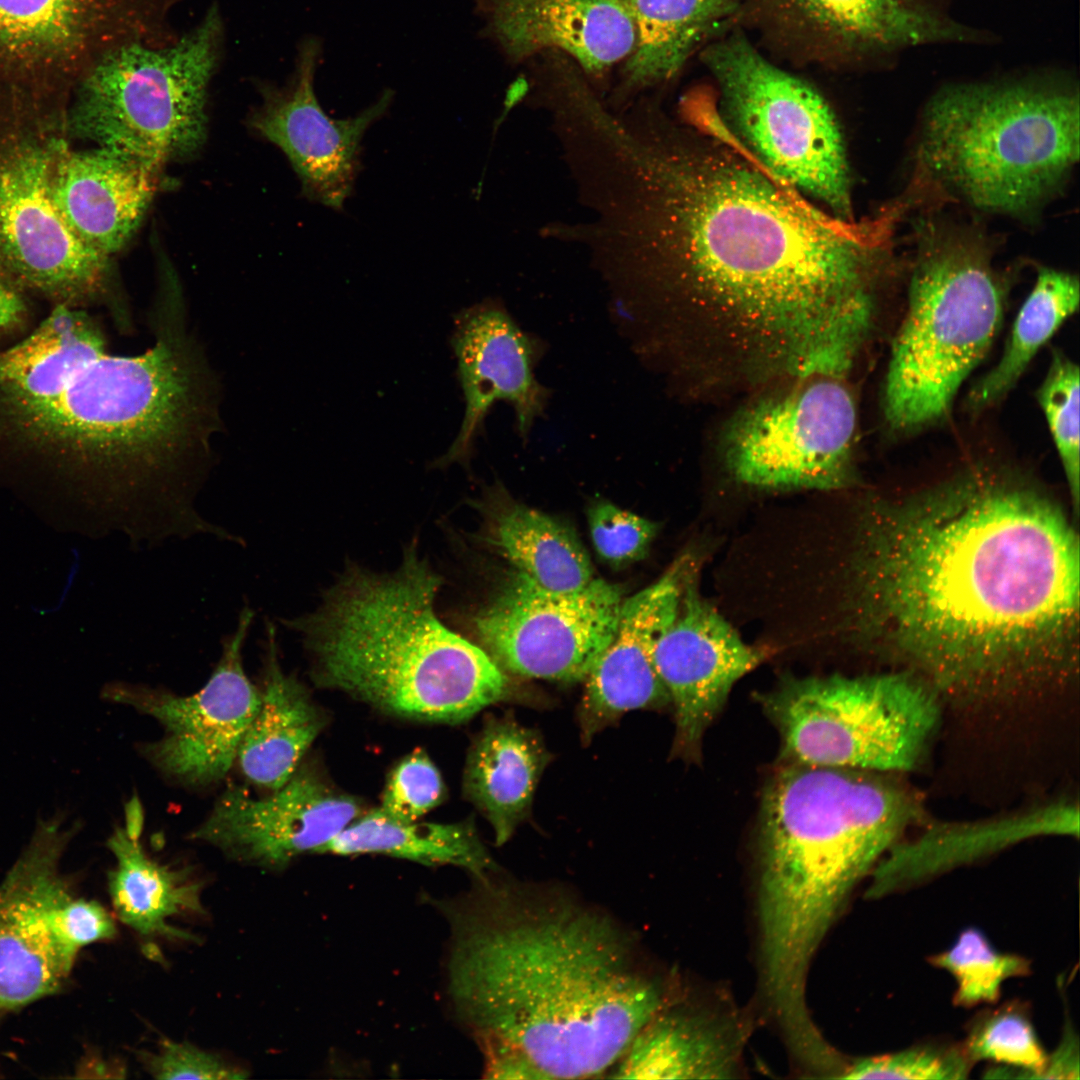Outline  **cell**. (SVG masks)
Segmentation results:
<instances>
[{
  "mask_svg": "<svg viewBox=\"0 0 1080 1080\" xmlns=\"http://www.w3.org/2000/svg\"><path fill=\"white\" fill-rule=\"evenodd\" d=\"M585 248L628 308L686 320L751 376L792 377L827 357L890 250L894 221L822 211L764 169L717 120L670 118L655 100L606 113L568 167Z\"/></svg>",
  "mask_w": 1080,
  "mask_h": 1080,
  "instance_id": "1",
  "label": "cell"
},
{
  "mask_svg": "<svg viewBox=\"0 0 1080 1080\" xmlns=\"http://www.w3.org/2000/svg\"><path fill=\"white\" fill-rule=\"evenodd\" d=\"M857 618L938 695L982 700L1070 675L1078 537L1037 493L963 481L864 517Z\"/></svg>",
  "mask_w": 1080,
  "mask_h": 1080,
  "instance_id": "2",
  "label": "cell"
},
{
  "mask_svg": "<svg viewBox=\"0 0 1080 1080\" xmlns=\"http://www.w3.org/2000/svg\"><path fill=\"white\" fill-rule=\"evenodd\" d=\"M476 879L443 909L449 992L490 1079L608 1074L669 1001L632 933L567 889Z\"/></svg>",
  "mask_w": 1080,
  "mask_h": 1080,
  "instance_id": "3",
  "label": "cell"
},
{
  "mask_svg": "<svg viewBox=\"0 0 1080 1080\" xmlns=\"http://www.w3.org/2000/svg\"><path fill=\"white\" fill-rule=\"evenodd\" d=\"M157 328L143 353L113 355L103 343L30 390L0 386V467L102 485L136 543H154L194 518L195 462L215 424L200 354L176 320Z\"/></svg>",
  "mask_w": 1080,
  "mask_h": 1080,
  "instance_id": "4",
  "label": "cell"
},
{
  "mask_svg": "<svg viewBox=\"0 0 1080 1080\" xmlns=\"http://www.w3.org/2000/svg\"><path fill=\"white\" fill-rule=\"evenodd\" d=\"M877 772L793 763L768 785L760 827L762 981L778 1021L810 1019L811 960L859 882L919 811Z\"/></svg>",
  "mask_w": 1080,
  "mask_h": 1080,
  "instance_id": "5",
  "label": "cell"
},
{
  "mask_svg": "<svg viewBox=\"0 0 1080 1080\" xmlns=\"http://www.w3.org/2000/svg\"><path fill=\"white\" fill-rule=\"evenodd\" d=\"M441 577L413 547L392 574H345L322 608L285 624L303 634L318 681L382 712L456 724L506 699L488 652L450 630L434 603Z\"/></svg>",
  "mask_w": 1080,
  "mask_h": 1080,
  "instance_id": "6",
  "label": "cell"
},
{
  "mask_svg": "<svg viewBox=\"0 0 1080 1080\" xmlns=\"http://www.w3.org/2000/svg\"><path fill=\"white\" fill-rule=\"evenodd\" d=\"M917 155L921 176L971 206L1025 216L1078 161V94L1026 84L944 89L927 106Z\"/></svg>",
  "mask_w": 1080,
  "mask_h": 1080,
  "instance_id": "7",
  "label": "cell"
},
{
  "mask_svg": "<svg viewBox=\"0 0 1080 1080\" xmlns=\"http://www.w3.org/2000/svg\"><path fill=\"white\" fill-rule=\"evenodd\" d=\"M908 307L892 344L884 390L890 426L910 431L949 409L1002 322L1005 286L976 235L923 231Z\"/></svg>",
  "mask_w": 1080,
  "mask_h": 1080,
  "instance_id": "8",
  "label": "cell"
},
{
  "mask_svg": "<svg viewBox=\"0 0 1080 1080\" xmlns=\"http://www.w3.org/2000/svg\"><path fill=\"white\" fill-rule=\"evenodd\" d=\"M223 37L222 17L211 7L175 40L107 51L71 92L69 128L97 147L157 170L194 152L205 137L208 86Z\"/></svg>",
  "mask_w": 1080,
  "mask_h": 1080,
  "instance_id": "9",
  "label": "cell"
},
{
  "mask_svg": "<svg viewBox=\"0 0 1080 1080\" xmlns=\"http://www.w3.org/2000/svg\"><path fill=\"white\" fill-rule=\"evenodd\" d=\"M701 58L718 84L719 116L736 142L774 177L834 217L853 221L843 136L818 91L770 63L739 29L707 44Z\"/></svg>",
  "mask_w": 1080,
  "mask_h": 1080,
  "instance_id": "10",
  "label": "cell"
},
{
  "mask_svg": "<svg viewBox=\"0 0 1080 1080\" xmlns=\"http://www.w3.org/2000/svg\"><path fill=\"white\" fill-rule=\"evenodd\" d=\"M761 703L793 763L877 773L915 768L941 717L930 685L896 673L790 678Z\"/></svg>",
  "mask_w": 1080,
  "mask_h": 1080,
  "instance_id": "11",
  "label": "cell"
},
{
  "mask_svg": "<svg viewBox=\"0 0 1080 1080\" xmlns=\"http://www.w3.org/2000/svg\"><path fill=\"white\" fill-rule=\"evenodd\" d=\"M40 103L0 97V269L54 306L84 309L104 296L107 257L67 225L51 193L65 142L32 130Z\"/></svg>",
  "mask_w": 1080,
  "mask_h": 1080,
  "instance_id": "12",
  "label": "cell"
},
{
  "mask_svg": "<svg viewBox=\"0 0 1080 1080\" xmlns=\"http://www.w3.org/2000/svg\"><path fill=\"white\" fill-rule=\"evenodd\" d=\"M66 842L60 824H41L0 884V1011L54 993L82 948L117 933L111 914L75 897L60 874Z\"/></svg>",
  "mask_w": 1080,
  "mask_h": 1080,
  "instance_id": "13",
  "label": "cell"
},
{
  "mask_svg": "<svg viewBox=\"0 0 1080 1080\" xmlns=\"http://www.w3.org/2000/svg\"><path fill=\"white\" fill-rule=\"evenodd\" d=\"M847 375L795 377L729 425L724 458L739 482L765 489H836L852 477L856 405Z\"/></svg>",
  "mask_w": 1080,
  "mask_h": 1080,
  "instance_id": "14",
  "label": "cell"
},
{
  "mask_svg": "<svg viewBox=\"0 0 1080 1080\" xmlns=\"http://www.w3.org/2000/svg\"><path fill=\"white\" fill-rule=\"evenodd\" d=\"M176 0H0V90L64 98L118 46L162 41Z\"/></svg>",
  "mask_w": 1080,
  "mask_h": 1080,
  "instance_id": "15",
  "label": "cell"
},
{
  "mask_svg": "<svg viewBox=\"0 0 1080 1080\" xmlns=\"http://www.w3.org/2000/svg\"><path fill=\"white\" fill-rule=\"evenodd\" d=\"M623 600L621 587L603 579L577 591L555 592L513 570L474 626L502 669L579 682L611 642Z\"/></svg>",
  "mask_w": 1080,
  "mask_h": 1080,
  "instance_id": "16",
  "label": "cell"
},
{
  "mask_svg": "<svg viewBox=\"0 0 1080 1080\" xmlns=\"http://www.w3.org/2000/svg\"><path fill=\"white\" fill-rule=\"evenodd\" d=\"M244 607L206 683L190 695L141 685L119 684L112 698L156 720L162 736L145 755L164 775L182 784L206 786L222 780L236 762L243 736L261 702L248 678L243 647L254 619Z\"/></svg>",
  "mask_w": 1080,
  "mask_h": 1080,
  "instance_id": "17",
  "label": "cell"
},
{
  "mask_svg": "<svg viewBox=\"0 0 1080 1080\" xmlns=\"http://www.w3.org/2000/svg\"><path fill=\"white\" fill-rule=\"evenodd\" d=\"M322 58L323 40L315 35L304 37L298 43L288 81L280 87H261L262 102L251 123L287 156L307 198L340 211L360 170L363 136L386 114L394 91L383 90L374 103L353 117L331 118L314 88Z\"/></svg>",
  "mask_w": 1080,
  "mask_h": 1080,
  "instance_id": "18",
  "label": "cell"
},
{
  "mask_svg": "<svg viewBox=\"0 0 1080 1080\" xmlns=\"http://www.w3.org/2000/svg\"><path fill=\"white\" fill-rule=\"evenodd\" d=\"M359 803L299 768L279 788L254 797L238 785L217 799L191 838L256 866L280 869L336 837L358 815Z\"/></svg>",
  "mask_w": 1080,
  "mask_h": 1080,
  "instance_id": "19",
  "label": "cell"
},
{
  "mask_svg": "<svg viewBox=\"0 0 1080 1080\" xmlns=\"http://www.w3.org/2000/svg\"><path fill=\"white\" fill-rule=\"evenodd\" d=\"M764 656L704 600L690 574L677 614L654 653L657 672L674 707L678 751L697 750L733 686Z\"/></svg>",
  "mask_w": 1080,
  "mask_h": 1080,
  "instance_id": "20",
  "label": "cell"
},
{
  "mask_svg": "<svg viewBox=\"0 0 1080 1080\" xmlns=\"http://www.w3.org/2000/svg\"><path fill=\"white\" fill-rule=\"evenodd\" d=\"M465 399L459 433L438 467L468 463L483 420L495 401L510 403L520 435L526 437L544 410L548 392L533 374L535 347L504 308L493 300L462 310L451 337Z\"/></svg>",
  "mask_w": 1080,
  "mask_h": 1080,
  "instance_id": "21",
  "label": "cell"
},
{
  "mask_svg": "<svg viewBox=\"0 0 1080 1080\" xmlns=\"http://www.w3.org/2000/svg\"><path fill=\"white\" fill-rule=\"evenodd\" d=\"M482 35L511 62L569 56L602 97L608 72L635 42L629 0H475Z\"/></svg>",
  "mask_w": 1080,
  "mask_h": 1080,
  "instance_id": "22",
  "label": "cell"
},
{
  "mask_svg": "<svg viewBox=\"0 0 1080 1080\" xmlns=\"http://www.w3.org/2000/svg\"><path fill=\"white\" fill-rule=\"evenodd\" d=\"M749 6L769 35L820 62L963 36L959 26L914 0H749Z\"/></svg>",
  "mask_w": 1080,
  "mask_h": 1080,
  "instance_id": "23",
  "label": "cell"
},
{
  "mask_svg": "<svg viewBox=\"0 0 1080 1080\" xmlns=\"http://www.w3.org/2000/svg\"><path fill=\"white\" fill-rule=\"evenodd\" d=\"M690 562L680 557L654 583L623 600L614 636L584 679L578 712L584 739L625 712L670 703L654 653L677 614Z\"/></svg>",
  "mask_w": 1080,
  "mask_h": 1080,
  "instance_id": "24",
  "label": "cell"
},
{
  "mask_svg": "<svg viewBox=\"0 0 1080 1080\" xmlns=\"http://www.w3.org/2000/svg\"><path fill=\"white\" fill-rule=\"evenodd\" d=\"M158 171L105 148L74 151L64 142L54 159L51 193L71 230L108 257L141 222Z\"/></svg>",
  "mask_w": 1080,
  "mask_h": 1080,
  "instance_id": "25",
  "label": "cell"
},
{
  "mask_svg": "<svg viewBox=\"0 0 1080 1080\" xmlns=\"http://www.w3.org/2000/svg\"><path fill=\"white\" fill-rule=\"evenodd\" d=\"M629 7L634 46L604 99L614 112L673 81L698 48L724 35L743 13L742 0H629Z\"/></svg>",
  "mask_w": 1080,
  "mask_h": 1080,
  "instance_id": "26",
  "label": "cell"
},
{
  "mask_svg": "<svg viewBox=\"0 0 1080 1080\" xmlns=\"http://www.w3.org/2000/svg\"><path fill=\"white\" fill-rule=\"evenodd\" d=\"M1078 809L1054 804L1016 816L930 828L896 843L871 872L867 896L876 898L1043 834H1077Z\"/></svg>",
  "mask_w": 1080,
  "mask_h": 1080,
  "instance_id": "27",
  "label": "cell"
},
{
  "mask_svg": "<svg viewBox=\"0 0 1080 1080\" xmlns=\"http://www.w3.org/2000/svg\"><path fill=\"white\" fill-rule=\"evenodd\" d=\"M143 828V807L134 796L125 807L122 824L107 841L115 859L108 879L115 913L143 938L192 941L193 935L167 921L179 915L204 913L200 882L186 868L152 858L141 842Z\"/></svg>",
  "mask_w": 1080,
  "mask_h": 1080,
  "instance_id": "28",
  "label": "cell"
},
{
  "mask_svg": "<svg viewBox=\"0 0 1080 1080\" xmlns=\"http://www.w3.org/2000/svg\"><path fill=\"white\" fill-rule=\"evenodd\" d=\"M261 702L240 743L236 762L250 783L266 790L296 772L322 728V718L304 687L278 661L275 628L268 623Z\"/></svg>",
  "mask_w": 1080,
  "mask_h": 1080,
  "instance_id": "29",
  "label": "cell"
},
{
  "mask_svg": "<svg viewBox=\"0 0 1080 1080\" xmlns=\"http://www.w3.org/2000/svg\"><path fill=\"white\" fill-rule=\"evenodd\" d=\"M550 755L534 730L514 720H491L473 743L464 792L491 824L497 845L506 843L528 815Z\"/></svg>",
  "mask_w": 1080,
  "mask_h": 1080,
  "instance_id": "30",
  "label": "cell"
},
{
  "mask_svg": "<svg viewBox=\"0 0 1080 1080\" xmlns=\"http://www.w3.org/2000/svg\"><path fill=\"white\" fill-rule=\"evenodd\" d=\"M736 1049L723 1032L668 1002L636 1033L607 1077L719 1079L732 1077Z\"/></svg>",
  "mask_w": 1080,
  "mask_h": 1080,
  "instance_id": "31",
  "label": "cell"
},
{
  "mask_svg": "<svg viewBox=\"0 0 1080 1080\" xmlns=\"http://www.w3.org/2000/svg\"><path fill=\"white\" fill-rule=\"evenodd\" d=\"M493 512L486 539L514 571L555 592L577 591L594 579L587 550L565 523L516 502Z\"/></svg>",
  "mask_w": 1080,
  "mask_h": 1080,
  "instance_id": "32",
  "label": "cell"
},
{
  "mask_svg": "<svg viewBox=\"0 0 1080 1080\" xmlns=\"http://www.w3.org/2000/svg\"><path fill=\"white\" fill-rule=\"evenodd\" d=\"M318 853H378L424 865H455L476 879L497 872L471 823L401 822L379 809L357 817Z\"/></svg>",
  "mask_w": 1080,
  "mask_h": 1080,
  "instance_id": "33",
  "label": "cell"
},
{
  "mask_svg": "<svg viewBox=\"0 0 1080 1080\" xmlns=\"http://www.w3.org/2000/svg\"><path fill=\"white\" fill-rule=\"evenodd\" d=\"M1074 275L1044 268L1016 317L999 362L971 389L969 408L980 410L1000 400L1020 378L1038 350L1078 308Z\"/></svg>",
  "mask_w": 1080,
  "mask_h": 1080,
  "instance_id": "34",
  "label": "cell"
},
{
  "mask_svg": "<svg viewBox=\"0 0 1080 1080\" xmlns=\"http://www.w3.org/2000/svg\"><path fill=\"white\" fill-rule=\"evenodd\" d=\"M102 336L86 310L54 306L28 334L0 348V386L42 377L80 356Z\"/></svg>",
  "mask_w": 1080,
  "mask_h": 1080,
  "instance_id": "35",
  "label": "cell"
},
{
  "mask_svg": "<svg viewBox=\"0 0 1080 1080\" xmlns=\"http://www.w3.org/2000/svg\"><path fill=\"white\" fill-rule=\"evenodd\" d=\"M970 1062L989 1061L988 1078L1039 1079L1047 1052L1026 1009L1018 1002L983 1012L961 1045Z\"/></svg>",
  "mask_w": 1080,
  "mask_h": 1080,
  "instance_id": "36",
  "label": "cell"
},
{
  "mask_svg": "<svg viewBox=\"0 0 1080 1080\" xmlns=\"http://www.w3.org/2000/svg\"><path fill=\"white\" fill-rule=\"evenodd\" d=\"M929 962L953 976V1003L964 1008L995 1004L1005 981L1031 973L1029 959L998 951L975 927L962 930L949 948L932 955Z\"/></svg>",
  "mask_w": 1080,
  "mask_h": 1080,
  "instance_id": "37",
  "label": "cell"
},
{
  "mask_svg": "<svg viewBox=\"0 0 1080 1080\" xmlns=\"http://www.w3.org/2000/svg\"><path fill=\"white\" fill-rule=\"evenodd\" d=\"M1061 459L1074 505L1079 502V368L1054 351L1047 375L1037 391Z\"/></svg>",
  "mask_w": 1080,
  "mask_h": 1080,
  "instance_id": "38",
  "label": "cell"
},
{
  "mask_svg": "<svg viewBox=\"0 0 1080 1080\" xmlns=\"http://www.w3.org/2000/svg\"><path fill=\"white\" fill-rule=\"evenodd\" d=\"M972 1065L961 1046L923 1044L847 1061L839 1078L960 1080Z\"/></svg>",
  "mask_w": 1080,
  "mask_h": 1080,
  "instance_id": "39",
  "label": "cell"
},
{
  "mask_svg": "<svg viewBox=\"0 0 1080 1080\" xmlns=\"http://www.w3.org/2000/svg\"><path fill=\"white\" fill-rule=\"evenodd\" d=\"M587 521L598 558L612 568H624L646 557L658 525L609 501L590 506Z\"/></svg>",
  "mask_w": 1080,
  "mask_h": 1080,
  "instance_id": "40",
  "label": "cell"
},
{
  "mask_svg": "<svg viewBox=\"0 0 1080 1080\" xmlns=\"http://www.w3.org/2000/svg\"><path fill=\"white\" fill-rule=\"evenodd\" d=\"M443 794L438 769L425 752L415 751L391 772L378 809L394 820L413 822L436 807Z\"/></svg>",
  "mask_w": 1080,
  "mask_h": 1080,
  "instance_id": "41",
  "label": "cell"
},
{
  "mask_svg": "<svg viewBox=\"0 0 1080 1080\" xmlns=\"http://www.w3.org/2000/svg\"><path fill=\"white\" fill-rule=\"evenodd\" d=\"M146 1070L161 1080H234L247 1077L244 1070L186 1042L163 1040L153 1052L140 1055Z\"/></svg>",
  "mask_w": 1080,
  "mask_h": 1080,
  "instance_id": "42",
  "label": "cell"
},
{
  "mask_svg": "<svg viewBox=\"0 0 1080 1080\" xmlns=\"http://www.w3.org/2000/svg\"><path fill=\"white\" fill-rule=\"evenodd\" d=\"M29 293L0 269V348L14 343L35 326Z\"/></svg>",
  "mask_w": 1080,
  "mask_h": 1080,
  "instance_id": "43",
  "label": "cell"
},
{
  "mask_svg": "<svg viewBox=\"0 0 1080 1080\" xmlns=\"http://www.w3.org/2000/svg\"><path fill=\"white\" fill-rule=\"evenodd\" d=\"M1078 1038L1070 1024H1067L1057 1048L1050 1054L1042 1069L1039 1079H1079Z\"/></svg>",
  "mask_w": 1080,
  "mask_h": 1080,
  "instance_id": "44",
  "label": "cell"
},
{
  "mask_svg": "<svg viewBox=\"0 0 1080 1080\" xmlns=\"http://www.w3.org/2000/svg\"><path fill=\"white\" fill-rule=\"evenodd\" d=\"M528 90L529 87L523 80L517 81L516 83L512 84V86L508 89L503 103V109L501 110V113L499 114L493 125V139L495 138L498 130L500 129V126L503 124L511 110H513V108L526 97Z\"/></svg>",
  "mask_w": 1080,
  "mask_h": 1080,
  "instance_id": "45",
  "label": "cell"
},
{
  "mask_svg": "<svg viewBox=\"0 0 1080 1080\" xmlns=\"http://www.w3.org/2000/svg\"><path fill=\"white\" fill-rule=\"evenodd\" d=\"M560 59H562V60H565V61H566V58H559V59L557 58V59H556V60H557L556 62H558V61H561ZM554 63H555V62H554ZM554 63H550V64H548V65H547V67L545 68V70H546V69H547V68H548V67H549L550 65H552V64H554ZM575 65H576V64H575ZM576 66H577V65H576ZM545 70H543V71H542V73H543V72H544ZM542 73H541V74H542Z\"/></svg>",
  "mask_w": 1080,
  "mask_h": 1080,
  "instance_id": "46",
  "label": "cell"
}]
</instances>
